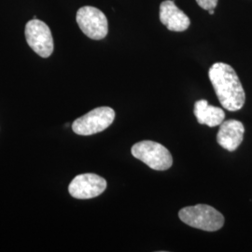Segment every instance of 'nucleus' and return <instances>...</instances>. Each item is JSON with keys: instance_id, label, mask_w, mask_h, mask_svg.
I'll list each match as a JSON object with an SVG mask.
<instances>
[{"instance_id": "7ed1b4c3", "label": "nucleus", "mask_w": 252, "mask_h": 252, "mask_svg": "<svg viewBox=\"0 0 252 252\" xmlns=\"http://www.w3.org/2000/svg\"><path fill=\"white\" fill-rule=\"evenodd\" d=\"M131 153L135 158L157 171L167 170L173 163V158L169 151L162 144L151 140L135 143L131 149Z\"/></svg>"}, {"instance_id": "f257e3e1", "label": "nucleus", "mask_w": 252, "mask_h": 252, "mask_svg": "<svg viewBox=\"0 0 252 252\" xmlns=\"http://www.w3.org/2000/svg\"><path fill=\"white\" fill-rule=\"evenodd\" d=\"M209 80L221 106L229 111L243 108L246 94L234 68L224 63H214L209 68Z\"/></svg>"}, {"instance_id": "9d476101", "label": "nucleus", "mask_w": 252, "mask_h": 252, "mask_svg": "<svg viewBox=\"0 0 252 252\" xmlns=\"http://www.w3.org/2000/svg\"><path fill=\"white\" fill-rule=\"evenodd\" d=\"M194 114L199 124L207 125L209 127L220 126L225 119V113L222 108L211 106L207 100L204 99L195 103Z\"/></svg>"}, {"instance_id": "6e6552de", "label": "nucleus", "mask_w": 252, "mask_h": 252, "mask_svg": "<svg viewBox=\"0 0 252 252\" xmlns=\"http://www.w3.org/2000/svg\"><path fill=\"white\" fill-rule=\"evenodd\" d=\"M160 21L168 30L183 32L189 28V17L179 9L174 0H165L160 5Z\"/></svg>"}, {"instance_id": "20e7f679", "label": "nucleus", "mask_w": 252, "mask_h": 252, "mask_svg": "<svg viewBox=\"0 0 252 252\" xmlns=\"http://www.w3.org/2000/svg\"><path fill=\"white\" fill-rule=\"evenodd\" d=\"M115 119V111L108 107L94 108L74 121V133L80 135H92L106 130L112 125Z\"/></svg>"}, {"instance_id": "f8f14e48", "label": "nucleus", "mask_w": 252, "mask_h": 252, "mask_svg": "<svg viewBox=\"0 0 252 252\" xmlns=\"http://www.w3.org/2000/svg\"><path fill=\"white\" fill-rule=\"evenodd\" d=\"M208 12H209V14H210V15H213L215 11H214V9H210V10H208Z\"/></svg>"}, {"instance_id": "9b49d317", "label": "nucleus", "mask_w": 252, "mask_h": 252, "mask_svg": "<svg viewBox=\"0 0 252 252\" xmlns=\"http://www.w3.org/2000/svg\"><path fill=\"white\" fill-rule=\"evenodd\" d=\"M195 1L202 9L206 10L215 9L219 2V0H195Z\"/></svg>"}, {"instance_id": "423d86ee", "label": "nucleus", "mask_w": 252, "mask_h": 252, "mask_svg": "<svg viewBox=\"0 0 252 252\" xmlns=\"http://www.w3.org/2000/svg\"><path fill=\"white\" fill-rule=\"evenodd\" d=\"M26 38L29 47L39 56L47 58L54 52V39L50 27L44 22L33 19L26 26Z\"/></svg>"}, {"instance_id": "1a4fd4ad", "label": "nucleus", "mask_w": 252, "mask_h": 252, "mask_svg": "<svg viewBox=\"0 0 252 252\" xmlns=\"http://www.w3.org/2000/svg\"><path fill=\"white\" fill-rule=\"evenodd\" d=\"M245 128L243 124L236 120H228L220 125L217 135V141L223 149L234 152L243 141Z\"/></svg>"}, {"instance_id": "39448f33", "label": "nucleus", "mask_w": 252, "mask_h": 252, "mask_svg": "<svg viewBox=\"0 0 252 252\" xmlns=\"http://www.w3.org/2000/svg\"><path fill=\"white\" fill-rule=\"evenodd\" d=\"M76 20L81 31L92 39L100 40L108 35V19L97 8L82 7L78 10Z\"/></svg>"}, {"instance_id": "f03ea898", "label": "nucleus", "mask_w": 252, "mask_h": 252, "mask_svg": "<svg viewBox=\"0 0 252 252\" xmlns=\"http://www.w3.org/2000/svg\"><path fill=\"white\" fill-rule=\"evenodd\" d=\"M180 220L187 225L207 232H216L224 224V217L214 207L196 205L180 209Z\"/></svg>"}, {"instance_id": "0eeeda50", "label": "nucleus", "mask_w": 252, "mask_h": 252, "mask_svg": "<svg viewBox=\"0 0 252 252\" xmlns=\"http://www.w3.org/2000/svg\"><path fill=\"white\" fill-rule=\"evenodd\" d=\"M107 181L96 174H81L73 179L68 186L70 195L77 199L94 198L105 191Z\"/></svg>"}]
</instances>
